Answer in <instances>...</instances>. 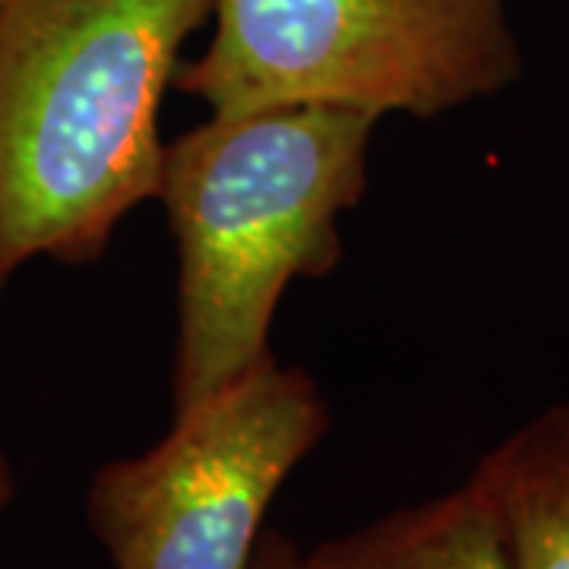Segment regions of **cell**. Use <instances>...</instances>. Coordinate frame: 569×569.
I'll list each match as a JSON object with an SVG mask.
<instances>
[{"mask_svg": "<svg viewBox=\"0 0 569 569\" xmlns=\"http://www.w3.org/2000/svg\"><path fill=\"white\" fill-rule=\"evenodd\" d=\"M212 0H0V295L82 266L156 200L159 111Z\"/></svg>", "mask_w": 569, "mask_h": 569, "instance_id": "6da1fadb", "label": "cell"}, {"mask_svg": "<svg viewBox=\"0 0 569 569\" xmlns=\"http://www.w3.org/2000/svg\"><path fill=\"white\" fill-rule=\"evenodd\" d=\"M301 569H509V553L488 493L468 478L301 550Z\"/></svg>", "mask_w": 569, "mask_h": 569, "instance_id": "8992f818", "label": "cell"}, {"mask_svg": "<svg viewBox=\"0 0 569 569\" xmlns=\"http://www.w3.org/2000/svg\"><path fill=\"white\" fill-rule=\"evenodd\" d=\"M174 86L212 114L346 104L437 118L522 77L507 0H212Z\"/></svg>", "mask_w": 569, "mask_h": 569, "instance_id": "3957f363", "label": "cell"}, {"mask_svg": "<svg viewBox=\"0 0 569 569\" xmlns=\"http://www.w3.org/2000/svg\"><path fill=\"white\" fill-rule=\"evenodd\" d=\"M305 367L276 358L200 406L140 456L86 485V526L111 569H250L276 493L329 433Z\"/></svg>", "mask_w": 569, "mask_h": 569, "instance_id": "277c9868", "label": "cell"}, {"mask_svg": "<svg viewBox=\"0 0 569 569\" xmlns=\"http://www.w3.org/2000/svg\"><path fill=\"white\" fill-rule=\"evenodd\" d=\"M17 490H20V485H17V471H13V462L0 452V516L10 509V503L17 500Z\"/></svg>", "mask_w": 569, "mask_h": 569, "instance_id": "ba28073f", "label": "cell"}, {"mask_svg": "<svg viewBox=\"0 0 569 569\" xmlns=\"http://www.w3.org/2000/svg\"><path fill=\"white\" fill-rule=\"evenodd\" d=\"M380 118L346 104L212 114L164 142L156 200L178 247L174 415L272 361L288 284L342 263Z\"/></svg>", "mask_w": 569, "mask_h": 569, "instance_id": "7a4b0ae2", "label": "cell"}, {"mask_svg": "<svg viewBox=\"0 0 569 569\" xmlns=\"http://www.w3.org/2000/svg\"><path fill=\"white\" fill-rule=\"evenodd\" d=\"M250 569H301V548L282 531H263Z\"/></svg>", "mask_w": 569, "mask_h": 569, "instance_id": "52a82bcc", "label": "cell"}, {"mask_svg": "<svg viewBox=\"0 0 569 569\" xmlns=\"http://www.w3.org/2000/svg\"><path fill=\"white\" fill-rule=\"evenodd\" d=\"M468 478L500 519L509 569H569V402L531 415Z\"/></svg>", "mask_w": 569, "mask_h": 569, "instance_id": "5b68a950", "label": "cell"}]
</instances>
